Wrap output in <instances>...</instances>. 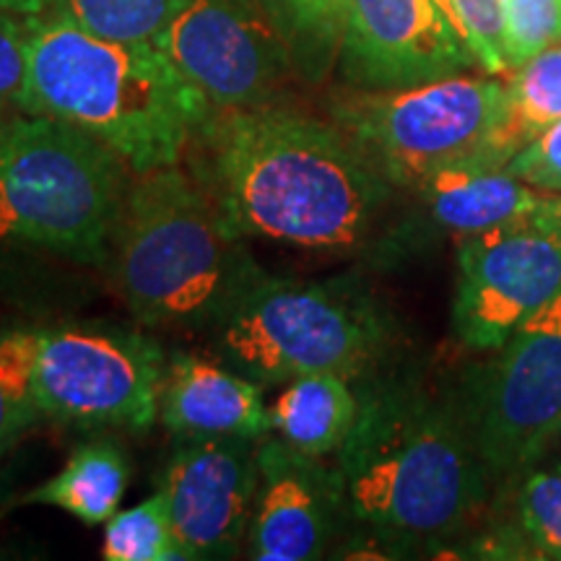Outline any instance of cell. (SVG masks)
I'll list each match as a JSON object with an SVG mask.
<instances>
[{
    "instance_id": "e0dca14e",
    "label": "cell",
    "mask_w": 561,
    "mask_h": 561,
    "mask_svg": "<svg viewBox=\"0 0 561 561\" xmlns=\"http://www.w3.org/2000/svg\"><path fill=\"white\" fill-rule=\"evenodd\" d=\"M278 388L268 403L273 437L312 458H335L359 413L354 380L339 371H310Z\"/></svg>"
},
{
    "instance_id": "f546056e",
    "label": "cell",
    "mask_w": 561,
    "mask_h": 561,
    "mask_svg": "<svg viewBox=\"0 0 561 561\" xmlns=\"http://www.w3.org/2000/svg\"><path fill=\"white\" fill-rule=\"evenodd\" d=\"M432 3L437 5V9H439L442 13H445V19L450 21V24H453V30L460 34V39L466 42L468 47H471V39H468V32H466V26H462V21H460V16H458V9H455V3H453V0H432ZM471 50H473V47H471ZM473 55H476V53H473Z\"/></svg>"
},
{
    "instance_id": "ba28073f",
    "label": "cell",
    "mask_w": 561,
    "mask_h": 561,
    "mask_svg": "<svg viewBox=\"0 0 561 561\" xmlns=\"http://www.w3.org/2000/svg\"><path fill=\"white\" fill-rule=\"evenodd\" d=\"M502 107V81L458 73L409 89H359L335 100L331 117L385 182L413 191L455 161L481 157Z\"/></svg>"
},
{
    "instance_id": "8fae6325",
    "label": "cell",
    "mask_w": 561,
    "mask_h": 561,
    "mask_svg": "<svg viewBox=\"0 0 561 561\" xmlns=\"http://www.w3.org/2000/svg\"><path fill=\"white\" fill-rule=\"evenodd\" d=\"M559 291L561 234L538 214L458 240L453 328L468 348H502Z\"/></svg>"
},
{
    "instance_id": "cb8c5ba5",
    "label": "cell",
    "mask_w": 561,
    "mask_h": 561,
    "mask_svg": "<svg viewBox=\"0 0 561 561\" xmlns=\"http://www.w3.org/2000/svg\"><path fill=\"white\" fill-rule=\"evenodd\" d=\"M561 45V0H507L504 60L510 70Z\"/></svg>"
},
{
    "instance_id": "ffe728a7",
    "label": "cell",
    "mask_w": 561,
    "mask_h": 561,
    "mask_svg": "<svg viewBox=\"0 0 561 561\" xmlns=\"http://www.w3.org/2000/svg\"><path fill=\"white\" fill-rule=\"evenodd\" d=\"M289 47L294 73L322 81L333 62L346 26L351 0H263Z\"/></svg>"
},
{
    "instance_id": "ac0fdd59",
    "label": "cell",
    "mask_w": 561,
    "mask_h": 561,
    "mask_svg": "<svg viewBox=\"0 0 561 561\" xmlns=\"http://www.w3.org/2000/svg\"><path fill=\"white\" fill-rule=\"evenodd\" d=\"M130 460L115 437L81 442L47 481L24 491L9 507H55L87 525H104L121 510L128 491Z\"/></svg>"
},
{
    "instance_id": "52a82bcc",
    "label": "cell",
    "mask_w": 561,
    "mask_h": 561,
    "mask_svg": "<svg viewBox=\"0 0 561 561\" xmlns=\"http://www.w3.org/2000/svg\"><path fill=\"white\" fill-rule=\"evenodd\" d=\"M382 307L348 278L265 276L206 335L208 354L261 388L310 371L359 380L390 348Z\"/></svg>"
},
{
    "instance_id": "d6986e66",
    "label": "cell",
    "mask_w": 561,
    "mask_h": 561,
    "mask_svg": "<svg viewBox=\"0 0 561 561\" xmlns=\"http://www.w3.org/2000/svg\"><path fill=\"white\" fill-rule=\"evenodd\" d=\"M561 121V45L551 47L520 68L510 70L504 83V107L489 149L481 153L494 164H507L538 133Z\"/></svg>"
},
{
    "instance_id": "603a6c76",
    "label": "cell",
    "mask_w": 561,
    "mask_h": 561,
    "mask_svg": "<svg viewBox=\"0 0 561 561\" xmlns=\"http://www.w3.org/2000/svg\"><path fill=\"white\" fill-rule=\"evenodd\" d=\"M517 510L523 549L536 559L561 561V466L525 476Z\"/></svg>"
},
{
    "instance_id": "6da1fadb",
    "label": "cell",
    "mask_w": 561,
    "mask_h": 561,
    "mask_svg": "<svg viewBox=\"0 0 561 561\" xmlns=\"http://www.w3.org/2000/svg\"><path fill=\"white\" fill-rule=\"evenodd\" d=\"M182 161L242 240L310 252L364 248L396 191L333 121L278 100L210 112Z\"/></svg>"
},
{
    "instance_id": "1f68e13d",
    "label": "cell",
    "mask_w": 561,
    "mask_h": 561,
    "mask_svg": "<svg viewBox=\"0 0 561 561\" xmlns=\"http://www.w3.org/2000/svg\"><path fill=\"white\" fill-rule=\"evenodd\" d=\"M11 491H13V479H11V473L5 471L3 466H0V507H3L5 500H9Z\"/></svg>"
},
{
    "instance_id": "4dcf8cb0",
    "label": "cell",
    "mask_w": 561,
    "mask_h": 561,
    "mask_svg": "<svg viewBox=\"0 0 561 561\" xmlns=\"http://www.w3.org/2000/svg\"><path fill=\"white\" fill-rule=\"evenodd\" d=\"M538 216H541L546 224H551V227L561 234V195L549 193V201H546V206Z\"/></svg>"
},
{
    "instance_id": "44dd1931",
    "label": "cell",
    "mask_w": 561,
    "mask_h": 561,
    "mask_svg": "<svg viewBox=\"0 0 561 561\" xmlns=\"http://www.w3.org/2000/svg\"><path fill=\"white\" fill-rule=\"evenodd\" d=\"M102 559L107 561H185L174 538L170 510L161 491L104 523Z\"/></svg>"
},
{
    "instance_id": "277c9868",
    "label": "cell",
    "mask_w": 561,
    "mask_h": 561,
    "mask_svg": "<svg viewBox=\"0 0 561 561\" xmlns=\"http://www.w3.org/2000/svg\"><path fill=\"white\" fill-rule=\"evenodd\" d=\"M104 268L146 331L208 335L268 271L178 164L133 174Z\"/></svg>"
},
{
    "instance_id": "7c38bea8",
    "label": "cell",
    "mask_w": 561,
    "mask_h": 561,
    "mask_svg": "<svg viewBox=\"0 0 561 561\" xmlns=\"http://www.w3.org/2000/svg\"><path fill=\"white\" fill-rule=\"evenodd\" d=\"M261 439H178L157 491L185 561L244 553Z\"/></svg>"
},
{
    "instance_id": "2e32d148",
    "label": "cell",
    "mask_w": 561,
    "mask_h": 561,
    "mask_svg": "<svg viewBox=\"0 0 561 561\" xmlns=\"http://www.w3.org/2000/svg\"><path fill=\"white\" fill-rule=\"evenodd\" d=\"M413 193L421 224L455 240L530 219L549 201V193L483 157L455 161L413 187Z\"/></svg>"
},
{
    "instance_id": "4fadbf2b",
    "label": "cell",
    "mask_w": 561,
    "mask_h": 561,
    "mask_svg": "<svg viewBox=\"0 0 561 561\" xmlns=\"http://www.w3.org/2000/svg\"><path fill=\"white\" fill-rule=\"evenodd\" d=\"M341 76L362 91H392L479 66L432 0H351L339 47Z\"/></svg>"
},
{
    "instance_id": "7a4b0ae2",
    "label": "cell",
    "mask_w": 561,
    "mask_h": 561,
    "mask_svg": "<svg viewBox=\"0 0 561 561\" xmlns=\"http://www.w3.org/2000/svg\"><path fill=\"white\" fill-rule=\"evenodd\" d=\"M335 453L348 517L392 543L453 536L479 510L489 471L458 403L403 377L364 382Z\"/></svg>"
},
{
    "instance_id": "5b68a950",
    "label": "cell",
    "mask_w": 561,
    "mask_h": 561,
    "mask_svg": "<svg viewBox=\"0 0 561 561\" xmlns=\"http://www.w3.org/2000/svg\"><path fill=\"white\" fill-rule=\"evenodd\" d=\"M130 167L76 125L21 115L0 128V242L104 265Z\"/></svg>"
},
{
    "instance_id": "8992f818",
    "label": "cell",
    "mask_w": 561,
    "mask_h": 561,
    "mask_svg": "<svg viewBox=\"0 0 561 561\" xmlns=\"http://www.w3.org/2000/svg\"><path fill=\"white\" fill-rule=\"evenodd\" d=\"M164 367V348L140 325L0 331V385L42 424L149 432Z\"/></svg>"
},
{
    "instance_id": "30bf717a",
    "label": "cell",
    "mask_w": 561,
    "mask_h": 561,
    "mask_svg": "<svg viewBox=\"0 0 561 561\" xmlns=\"http://www.w3.org/2000/svg\"><path fill=\"white\" fill-rule=\"evenodd\" d=\"M159 47L214 112L276 102L294 70L263 0H174Z\"/></svg>"
},
{
    "instance_id": "484cf974",
    "label": "cell",
    "mask_w": 561,
    "mask_h": 561,
    "mask_svg": "<svg viewBox=\"0 0 561 561\" xmlns=\"http://www.w3.org/2000/svg\"><path fill=\"white\" fill-rule=\"evenodd\" d=\"M466 26L468 39L486 73H507L504 34H507V0H453Z\"/></svg>"
},
{
    "instance_id": "5bb4252c",
    "label": "cell",
    "mask_w": 561,
    "mask_h": 561,
    "mask_svg": "<svg viewBox=\"0 0 561 561\" xmlns=\"http://www.w3.org/2000/svg\"><path fill=\"white\" fill-rule=\"evenodd\" d=\"M348 517L335 466L284 445L273 434L257 442V489L244 559H322Z\"/></svg>"
},
{
    "instance_id": "83f0119b",
    "label": "cell",
    "mask_w": 561,
    "mask_h": 561,
    "mask_svg": "<svg viewBox=\"0 0 561 561\" xmlns=\"http://www.w3.org/2000/svg\"><path fill=\"white\" fill-rule=\"evenodd\" d=\"M42 426L39 416L19 403L9 390L0 385V462L16 450L30 434Z\"/></svg>"
},
{
    "instance_id": "4316f807",
    "label": "cell",
    "mask_w": 561,
    "mask_h": 561,
    "mask_svg": "<svg viewBox=\"0 0 561 561\" xmlns=\"http://www.w3.org/2000/svg\"><path fill=\"white\" fill-rule=\"evenodd\" d=\"M504 167L517 180L528 182L538 191L561 195V121L538 133Z\"/></svg>"
},
{
    "instance_id": "d4e9b609",
    "label": "cell",
    "mask_w": 561,
    "mask_h": 561,
    "mask_svg": "<svg viewBox=\"0 0 561 561\" xmlns=\"http://www.w3.org/2000/svg\"><path fill=\"white\" fill-rule=\"evenodd\" d=\"M30 16L0 9V128L24 115Z\"/></svg>"
},
{
    "instance_id": "7402d4cb",
    "label": "cell",
    "mask_w": 561,
    "mask_h": 561,
    "mask_svg": "<svg viewBox=\"0 0 561 561\" xmlns=\"http://www.w3.org/2000/svg\"><path fill=\"white\" fill-rule=\"evenodd\" d=\"M55 9L96 37L159 45L174 0H60Z\"/></svg>"
},
{
    "instance_id": "9c48e42d",
    "label": "cell",
    "mask_w": 561,
    "mask_h": 561,
    "mask_svg": "<svg viewBox=\"0 0 561 561\" xmlns=\"http://www.w3.org/2000/svg\"><path fill=\"white\" fill-rule=\"evenodd\" d=\"M466 385L458 411L489 473L528 468L561 432V291Z\"/></svg>"
},
{
    "instance_id": "f1b7e54d",
    "label": "cell",
    "mask_w": 561,
    "mask_h": 561,
    "mask_svg": "<svg viewBox=\"0 0 561 561\" xmlns=\"http://www.w3.org/2000/svg\"><path fill=\"white\" fill-rule=\"evenodd\" d=\"M60 0H0V9L21 13V16H34V13H45L58 5Z\"/></svg>"
},
{
    "instance_id": "9a60e30c",
    "label": "cell",
    "mask_w": 561,
    "mask_h": 561,
    "mask_svg": "<svg viewBox=\"0 0 561 561\" xmlns=\"http://www.w3.org/2000/svg\"><path fill=\"white\" fill-rule=\"evenodd\" d=\"M159 421L174 439H261L271 434L261 385L216 356L193 351L167 356Z\"/></svg>"
},
{
    "instance_id": "3957f363",
    "label": "cell",
    "mask_w": 561,
    "mask_h": 561,
    "mask_svg": "<svg viewBox=\"0 0 561 561\" xmlns=\"http://www.w3.org/2000/svg\"><path fill=\"white\" fill-rule=\"evenodd\" d=\"M210 112L153 42L96 37L60 9L30 16L24 115L76 125L133 174L185 159Z\"/></svg>"
}]
</instances>
